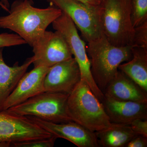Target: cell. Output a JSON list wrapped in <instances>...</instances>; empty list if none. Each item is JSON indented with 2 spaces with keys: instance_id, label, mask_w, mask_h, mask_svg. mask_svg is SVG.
Segmentation results:
<instances>
[{
  "instance_id": "cell-26",
  "label": "cell",
  "mask_w": 147,
  "mask_h": 147,
  "mask_svg": "<svg viewBox=\"0 0 147 147\" xmlns=\"http://www.w3.org/2000/svg\"><path fill=\"white\" fill-rule=\"evenodd\" d=\"M0 7H1L4 10H5V11H7V12H9V9L6 8L5 5H4L0 1Z\"/></svg>"
},
{
  "instance_id": "cell-24",
  "label": "cell",
  "mask_w": 147,
  "mask_h": 147,
  "mask_svg": "<svg viewBox=\"0 0 147 147\" xmlns=\"http://www.w3.org/2000/svg\"><path fill=\"white\" fill-rule=\"evenodd\" d=\"M84 3L88 5L92 6H97L99 4L100 2L96 0H76Z\"/></svg>"
},
{
  "instance_id": "cell-23",
  "label": "cell",
  "mask_w": 147,
  "mask_h": 147,
  "mask_svg": "<svg viewBox=\"0 0 147 147\" xmlns=\"http://www.w3.org/2000/svg\"><path fill=\"white\" fill-rule=\"evenodd\" d=\"M147 137L138 135L127 143L125 147H147Z\"/></svg>"
},
{
  "instance_id": "cell-14",
  "label": "cell",
  "mask_w": 147,
  "mask_h": 147,
  "mask_svg": "<svg viewBox=\"0 0 147 147\" xmlns=\"http://www.w3.org/2000/svg\"><path fill=\"white\" fill-rule=\"evenodd\" d=\"M105 97L123 101L147 103V93L138 84L119 70L105 88Z\"/></svg>"
},
{
  "instance_id": "cell-2",
  "label": "cell",
  "mask_w": 147,
  "mask_h": 147,
  "mask_svg": "<svg viewBox=\"0 0 147 147\" xmlns=\"http://www.w3.org/2000/svg\"><path fill=\"white\" fill-rule=\"evenodd\" d=\"M86 51L92 76L102 93L116 76L120 65L130 60L132 56L131 45L117 47L111 44L103 34L88 42Z\"/></svg>"
},
{
  "instance_id": "cell-11",
  "label": "cell",
  "mask_w": 147,
  "mask_h": 147,
  "mask_svg": "<svg viewBox=\"0 0 147 147\" xmlns=\"http://www.w3.org/2000/svg\"><path fill=\"white\" fill-rule=\"evenodd\" d=\"M81 80L79 65L72 57L50 67L44 79V91L69 94Z\"/></svg>"
},
{
  "instance_id": "cell-9",
  "label": "cell",
  "mask_w": 147,
  "mask_h": 147,
  "mask_svg": "<svg viewBox=\"0 0 147 147\" xmlns=\"http://www.w3.org/2000/svg\"><path fill=\"white\" fill-rule=\"evenodd\" d=\"M34 67H50L73 57L68 44L62 35L56 31H45L32 46Z\"/></svg>"
},
{
  "instance_id": "cell-17",
  "label": "cell",
  "mask_w": 147,
  "mask_h": 147,
  "mask_svg": "<svg viewBox=\"0 0 147 147\" xmlns=\"http://www.w3.org/2000/svg\"><path fill=\"white\" fill-rule=\"evenodd\" d=\"M99 147H124L137 135L129 125L112 123L109 127L95 132Z\"/></svg>"
},
{
  "instance_id": "cell-4",
  "label": "cell",
  "mask_w": 147,
  "mask_h": 147,
  "mask_svg": "<svg viewBox=\"0 0 147 147\" xmlns=\"http://www.w3.org/2000/svg\"><path fill=\"white\" fill-rule=\"evenodd\" d=\"M67 110L73 121L93 132L107 128L112 124L102 102L84 80L69 95Z\"/></svg>"
},
{
  "instance_id": "cell-20",
  "label": "cell",
  "mask_w": 147,
  "mask_h": 147,
  "mask_svg": "<svg viewBox=\"0 0 147 147\" xmlns=\"http://www.w3.org/2000/svg\"><path fill=\"white\" fill-rule=\"evenodd\" d=\"M57 138L53 136L45 139H34L12 144L10 147H53Z\"/></svg>"
},
{
  "instance_id": "cell-21",
  "label": "cell",
  "mask_w": 147,
  "mask_h": 147,
  "mask_svg": "<svg viewBox=\"0 0 147 147\" xmlns=\"http://www.w3.org/2000/svg\"><path fill=\"white\" fill-rule=\"evenodd\" d=\"M26 44V42L16 34L3 33L0 34V48Z\"/></svg>"
},
{
  "instance_id": "cell-25",
  "label": "cell",
  "mask_w": 147,
  "mask_h": 147,
  "mask_svg": "<svg viewBox=\"0 0 147 147\" xmlns=\"http://www.w3.org/2000/svg\"><path fill=\"white\" fill-rule=\"evenodd\" d=\"M0 1L3 4L5 5V6L6 8L9 9V8H10V4H9L8 0H0Z\"/></svg>"
},
{
  "instance_id": "cell-5",
  "label": "cell",
  "mask_w": 147,
  "mask_h": 147,
  "mask_svg": "<svg viewBox=\"0 0 147 147\" xmlns=\"http://www.w3.org/2000/svg\"><path fill=\"white\" fill-rule=\"evenodd\" d=\"M69 94L44 91L5 110L16 115L34 116L55 123L73 121L67 110Z\"/></svg>"
},
{
  "instance_id": "cell-19",
  "label": "cell",
  "mask_w": 147,
  "mask_h": 147,
  "mask_svg": "<svg viewBox=\"0 0 147 147\" xmlns=\"http://www.w3.org/2000/svg\"><path fill=\"white\" fill-rule=\"evenodd\" d=\"M131 46L147 49V21L134 28Z\"/></svg>"
},
{
  "instance_id": "cell-12",
  "label": "cell",
  "mask_w": 147,
  "mask_h": 147,
  "mask_svg": "<svg viewBox=\"0 0 147 147\" xmlns=\"http://www.w3.org/2000/svg\"><path fill=\"white\" fill-rule=\"evenodd\" d=\"M50 68L40 66L34 67L31 71L26 72L3 103L0 111L19 105L44 92V79Z\"/></svg>"
},
{
  "instance_id": "cell-3",
  "label": "cell",
  "mask_w": 147,
  "mask_h": 147,
  "mask_svg": "<svg viewBox=\"0 0 147 147\" xmlns=\"http://www.w3.org/2000/svg\"><path fill=\"white\" fill-rule=\"evenodd\" d=\"M98 9L102 34L108 41L117 47L131 46L134 28L131 0H100Z\"/></svg>"
},
{
  "instance_id": "cell-6",
  "label": "cell",
  "mask_w": 147,
  "mask_h": 147,
  "mask_svg": "<svg viewBox=\"0 0 147 147\" xmlns=\"http://www.w3.org/2000/svg\"><path fill=\"white\" fill-rule=\"evenodd\" d=\"M52 24L53 29L62 35L68 44L74 58L79 65L82 80L86 82L95 95L102 102L105 96L92 76L86 45L80 37L75 24L69 16L63 11L60 16Z\"/></svg>"
},
{
  "instance_id": "cell-13",
  "label": "cell",
  "mask_w": 147,
  "mask_h": 147,
  "mask_svg": "<svg viewBox=\"0 0 147 147\" xmlns=\"http://www.w3.org/2000/svg\"><path fill=\"white\" fill-rule=\"evenodd\" d=\"M102 103L111 123L129 125L136 119H147V103L106 97Z\"/></svg>"
},
{
  "instance_id": "cell-22",
  "label": "cell",
  "mask_w": 147,
  "mask_h": 147,
  "mask_svg": "<svg viewBox=\"0 0 147 147\" xmlns=\"http://www.w3.org/2000/svg\"><path fill=\"white\" fill-rule=\"evenodd\" d=\"M129 125L137 135L147 137V119H136L132 121Z\"/></svg>"
},
{
  "instance_id": "cell-18",
  "label": "cell",
  "mask_w": 147,
  "mask_h": 147,
  "mask_svg": "<svg viewBox=\"0 0 147 147\" xmlns=\"http://www.w3.org/2000/svg\"><path fill=\"white\" fill-rule=\"evenodd\" d=\"M131 18L134 28L147 21V0H131Z\"/></svg>"
},
{
  "instance_id": "cell-10",
  "label": "cell",
  "mask_w": 147,
  "mask_h": 147,
  "mask_svg": "<svg viewBox=\"0 0 147 147\" xmlns=\"http://www.w3.org/2000/svg\"><path fill=\"white\" fill-rule=\"evenodd\" d=\"M26 117L53 136L67 140L77 146L99 147L95 132L75 122L55 123L34 116Z\"/></svg>"
},
{
  "instance_id": "cell-8",
  "label": "cell",
  "mask_w": 147,
  "mask_h": 147,
  "mask_svg": "<svg viewBox=\"0 0 147 147\" xmlns=\"http://www.w3.org/2000/svg\"><path fill=\"white\" fill-rule=\"evenodd\" d=\"M47 1L69 16L87 42L95 40L103 34L98 15V5H88L76 0Z\"/></svg>"
},
{
  "instance_id": "cell-27",
  "label": "cell",
  "mask_w": 147,
  "mask_h": 147,
  "mask_svg": "<svg viewBox=\"0 0 147 147\" xmlns=\"http://www.w3.org/2000/svg\"><path fill=\"white\" fill-rule=\"evenodd\" d=\"M96 1H98L100 2V0H96Z\"/></svg>"
},
{
  "instance_id": "cell-1",
  "label": "cell",
  "mask_w": 147,
  "mask_h": 147,
  "mask_svg": "<svg viewBox=\"0 0 147 147\" xmlns=\"http://www.w3.org/2000/svg\"><path fill=\"white\" fill-rule=\"evenodd\" d=\"M32 0H16L9 14L0 16V28L14 32L32 47L47 27L62 13L55 6L34 7Z\"/></svg>"
},
{
  "instance_id": "cell-16",
  "label": "cell",
  "mask_w": 147,
  "mask_h": 147,
  "mask_svg": "<svg viewBox=\"0 0 147 147\" xmlns=\"http://www.w3.org/2000/svg\"><path fill=\"white\" fill-rule=\"evenodd\" d=\"M132 58L119 66L123 72L147 93V49L132 46Z\"/></svg>"
},
{
  "instance_id": "cell-15",
  "label": "cell",
  "mask_w": 147,
  "mask_h": 147,
  "mask_svg": "<svg viewBox=\"0 0 147 147\" xmlns=\"http://www.w3.org/2000/svg\"><path fill=\"white\" fill-rule=\"evenodd\" d=\"M3 49V47L0 48V110L34 61L33 57H32L28 58L21 65L16 62L13 66H9L4 60Z\"/></svg>"
},
{
  "instance_id": "cell-7",
  "label": "cell",
  "mask_w": 147,
  "mask_h": 147,
  "mask_svg": "<svg viewBox=\"0 0 147 147\" xmlns=\"http://www.w3.org/2000/svg\"><path fill=\"white\" fill-rule=\"evenodd\" d=\"M53 136L25 116L16 115L5 110L0 111V147Z\"/></svg>"
}]
</instances>
